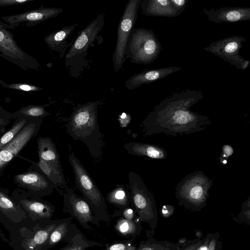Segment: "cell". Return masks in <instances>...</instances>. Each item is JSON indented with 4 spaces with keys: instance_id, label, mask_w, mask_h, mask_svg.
Returning <instances> with one entry per match:
<instances>
[{
    "instance_id": "d590c367",
    "label": "cell",
    "mask_w": 250,
    "mask_h": 250,
    "mask_svg": "<svg viewBox=\"0 0 250 250\" xmlns=\"http://www.w3.org/2000/svg\"><path fill=\"white\" fill-rule=\"evenodd\" d=\"M175 9L181 14L185 10L188 1L187 0H170Z\"/></svg>"
},
{
    "instance_id": "8fae6325",
    "label": "cell",
    "mask_w": 250,
    "mask_h": 250,
    "mask_svg": "<svg viewBox=\"0 0 250 250\" xmlns=\"http://www.w3.org/2000/svg\"><path fill=\"white\" fill-rule=\"evenodd\" d=\"M0 57L26 71L36 70L40 67L37 60L18 45L14 39V35L0 25Z\"/></svg>"
},
{
    "instance_id": "277c9868",
    "label": "cell",
    "mask_w": 250,
    "mask_h": 250,
    "mask_svg": "<svg viewBox=\"0 0 250 250\" xmlns=\"http://www.w3.org/2000/svg\"><path fill=\"white\" fill-rule=\"evenodd\" d=\"M74 173L76 187L99 221L109 220L105 199L89 174L73 152L68 156Z\"/></svg>"
},
{
    "instance_id": "30bf717a",
    "label": "cell",
    "mask_w": 250,
    "mask_h": 250,
    "mask_svg": "<svg viewBox=\"0 0 250 250\" xmlns=\"http://www.w3.org/2000/svg\"><path fill=\"white\" fill-rule=\"evenodd\" d=\"M42 120L31 118L14 138L0 149V176L15 157L36 136Z\"/></svg>"
},
{
    "instance_id": "9a60e30c",
    "label": "cell",
    "mask_w": 250,
    "mask_h": 250,
    "mask_svg": "<svg viewBox=\"0 0 250 250\" xmlns=\"http://www.w3.org/2000/svg\"><path fill=\"white\" fill-rule=\"evenodd\" d=\"M203 12L209 22L215 23L235 22L250 20V7H222L210 10L205 7Z\"/></svg>"
},
{
    "instance_id": "484cf974",
    "label": "cell",
    "mask_w": 250,
    "mask_h": 250,
    "mask_svg": "<svg viewBox=\"0 0 250 250\" xmlns=\"http://www.w3.org/2000/svg\"><path fill=\"white\" fill-rule=\"evenodd\" d=\"M67 243V245L59 250H85L94 246H103L100 243L87 240L79 230Z\"/></svg>"
},
{
    "instance_id": "ac0fdd59",
    "label": "cell",
    "mask_w": 250,
    "mask_h": 250,
    "mask_svg": "<svg viewBox=\"0 0 250 250\" xmlns=\"http://www.w3.org/2000/svg\"><path fill=\"white\" fill-rule=\"evenodd\" d=\"M123 146L128 153L134 156L162 160L166 159L167 155L165 148L153 144L130 142L125 144Z\"/></svg>"
},
{
    "instance_id": "52a82bcc",
    "label": "cell",
    "mask_w": 250,
    "mask_h": 250,
    "mask_svg": "<svg viewBox=\"0 0 250 250\" xmlns=\"http://www.w3.org/2000/svg\"><path fill=\"white\" fill-rule=\"evenodd\" d=\"M130 200L137 212L139 222L148 224L153 231L158 224V213L153 194L139 175L130 171L128 175Z\"/></svg>"
},
{
    "instance_id": "83f0119b",
    "label": "cell",
    "mask_w": 250,
    "mask_h": 250,
    "mask_svg": "<svg viewBox=\"0 0 250 250\" xmlns=\"http://www.w3.org/2000/svg\"><path fill=\"white\" fill-rule=\"evenodd\" d=\"M21 203L30 210L45 217H50L52 212V208L49 205L39 201L23 199Z\"/></svg>"
},
{
    "instance_id": "f546056e",
    "label": "cell",
    "mask_w": 250,
    "mask_h": 250,
    "mask_svg": "<svg viewBox=\"0 0 250 250\" xmlns=\"http://www.w3.org/2000/svg\"><path fill=\"white\" fill-rule=\"evenodd\" d=\"M133 239L113 243L102 250H135L137 247L132 242Z\"/></svg>"
},
{
    "instance_id": "ffe728a7",
    "label": "cell",
    "mask_w": 250,
    "mask_h": 250,
    "mask_svg": "<svg viewBox=\"0 0 250 250\" xmlns=\"http://www.w3.org/2000/svg\"><path fill=\"white\" fill-rule=\"evenodd\" d=\"M53 184L55 188L65 189L67 187L62 167L39 159L34 163Z\"/></svg>"
},
{
    "instance_id": "2e32d148",
    "label": "cell",
    "mask_w": 250,
    "mask_h": 250,
    "mask_svg": "<svg viewBox=\"0 0 250 250\" xmlns=\"http://www.w3.org/2000/svg\"><path fill=\"white\" fill-rule=\"evenodd\" d=\"M182 67L167 66L153 69H146L134 74L125 82V87L133 90L143 84L152 83L180 71Z\"/></svg>"
},
{
    "instance_id": "d6986e66",
    "label": "cell",
    "mask_w": 250,
    "mask_h": 250,
    "mask_svg": "<svg viewBox=\"0 0 250 250\" xmlns=\"http://www.w3.org/2000/svg\"><path fill=\"white\" fill-rule=\"evenodd\" d=\"M78 26L79 23H76L53 31L45 37L44 41L50 49L57 52L62 58L69 46L67 37Z\"/></svg>"
},
{
    "instance_id": "4fadbf2b",
    "label": "cell",
    "mask_w": 250,
    "mask_h": 250,
    "mask_svg": "<svg viewBox=\"0 0 250 250\" xmlns=\"http://www.w3.org/2000/svg\"><path fill=\"white\" fill-rule=\"evenodd\" d=\"M62 8L43 6L18 14L0 17V25L6 29H14L21 24L30 27L56 17L62 12Z\"/></svg>"
},
{
    "instance_id": "3957f363",
    "label": "cell",
    "mask_w": 250,
    "mask_h": 250,
    "mask_svg": "<svg viewBox=\"0 0 250 250\" xmlns=\"http://www.w3.org/2000/svg\"><path fill=\"white\" fill-rule=\"evenodd\" d=\"M213 180L202 170L187 175L178 183L175 195L179 205L192 211L201 210L207 205Z\"/></svg>"
},
{
    "instance_id": "44dd1931",
    "label": "cell",
    "mask_w": 250,
    "mask_h": 250,
    "mask_svg": "<svg viewBox=\"0 0 250 250\" xmlns=\"http://www.w3.org/2000/svg\"><path fill=\"white\" fill-rule=\"evenodd\" d=\"M39 159L62 167L55 144L48 137H39L37 140Z\"/></svg>"
},
{
    "instance_id": "5b68a950",
    "label": "cell",
    "mask_w": 250,
    "mask_h": 250,
    "mask_svg": "<svg viewBox=\"0 0 250 250\" xmlns=\"http://www.w3.org/2000/svg\"><path fill=\"white\" fill-rule=\"evenodd\" d=\"M104 16L98 15L78 35L75 42L65 56V65L72 76L78 77L83 68L86 67L85 62L88 49L104 26Z\"/></svg>"
},
{
    "instance_id": "6da1fadb",
    "label": "cell",
    "mask_w": 250,
    "mask_h": 250,
    "mask_svg": "<svg viewBox=\"0 0 250 250\" xmlns=\"http://www.w3.org/2000/svg\"><path fill=\"white\" fill-rule=\"evenodd\" d=\"M203 97L200 91L187 89L165 98L143 121V136L164 133L176 136L204 130L211 124L210 119L190 109Z\"/></svg>"
},
{
    "instance_id": "9c48e42d",
    "label": "cell",
    "mask_w": 250,
    "mask_h": 250,
    "mask_svg": "<svg viewBox=\"0 0 250 250\" xmlns=\"http://www.w3.org/2000/svg\"><path fill=\"white\" fill-rule=\"evenodd\" d=\"M246 39L240 36H232L210 43L203 49L221 58L238 69L245 70L250 62L239 54Z\"/></svg>"
},
{
    "instance_id": "603a6c76",
    "label": "cell",
    "mask_w": 250,
    "mask_h": 250,
    "mask_svg": "<svg viewBox=\"0 0 250 250\" xmlns=\"http://www.w3.org/2000/svg\"><path fill=\"white\" fill-rule=\"evenodd\" d=\"M115 229L119 234L124 236L135 238L141 231L140 222L135 220H128L120 217L116 221Z\"/></svg>"
},
{
    "instance_id": "836d02e7",
    "label": "cell",
    "mask_w": 250,
    "mask_h": 250,
    "mask_svg": "<svg viewBox=\"0 0 250 250\" xmlns=\"http://www.w3.org/2000/svg\"><path fill=\"white\" fill-rule=\"evenodd\" d=\"M218 233L210 234L208 250H219L220 247Z\"/></svg>"
},
{
    "instance_id": "1f68e13d",
    "label": "cell",
    "mask_w": 250,
    "mask_h": 250,
    "mask_svg": "<svg viewBox=\"0 0 250 250\" xmlns=\"http://www.w3.org/2000/svg\"><path fill=\"white\" fill-rule=\"evenodd\" d=\"M113 216L114 217L120 216L126 220H134L135 213L133 209L128 207L123 210H116Z\"/></svg>"
},
{
    "instance_id": "5bb4252c",
    "label": "cell",
    "mask_w": 250,
    "mask_h": 250,
    "mask_svg": "<svg viewBox=\"0 0 250 250\" xmlns=\"http://www.w3.org/2000/svg\"><path fill=\"white\" fill-rule=\"evenodd\" d=\"M30 168L31 170L14 176V181L18 187L35 195L51 194L55 188L52 182L34 163Z\"/></svg>"
},
{
    "instance_id": "d4e9b609",
    "label": "cell",
    "mask_w": 250,
    "mask_h": 250,
    "mask_svg": "<svg viewBox=\"0 0 250 250\" xmlns=\"http://www.w3.org/2000/svg\"><path fill=\"white\" fill-rule=\"evenodd\" d=\"M45 105H28L12 114L14 118L27 117L31 118H41L49 116L50 113L45 110Z\"/></svg>"
},
{
    "instance_id": "ba28073f",
    "label": "cell",
    "mask_w": 250,
    "mask_h": 250,
    "mask_svg": "<svg viewBox=\"0 0 250 250\" xmlns=\"http://www.w3.org/2000/svg\"><path fill=\"white\" fill-rule=\"evenodd\" d=\"M142 0H129L119 22L116 44L112 56L116 72L120 71L125 61V51L128 37L134 28Z\"/></svg>"
},
{
    "instance_id": "8d00e7d4",
    "label": "cell",
    "mask_w": 250,
    "mask_h": 250,
    "mask_svg": "<svg viewBox=\"0 0 250 250\" xmlns=\"http://www.w3.org/2000/svg\"><path fill=\"white\" fill-rule=\"evenodd\" d=\"M210 234H208L203 239L202 244L197 250H208V247Z\"/></svg>"
},
{
    "instance_id": "4316f807",
    "label": "cell",
    "mask_w": 250,
    "mask_h": 250,
    "mask_svg": "<svg viewBox=\"0 0 250 250\" xmlns=\"http://www.w3.org/2000/svg\"><path fill=\"white\" fill-rule=\"evenodd\" d=\"M30 119L31 118L23 117L16 119V121L12 127L0 137V149L14 138Z\"/></svg>"
},
{
    "instance_id": "7c38bea8",
    "label": "cell",
    "mask_w": 250,
    "mask_h": 250,
    "mask_svg": "<svg viewBox=\"0 0 250 250\" xmlns=\"http://www.w3.org/2000/svg\"><path fill=\"white\" fill-rule=\"evenodd\" d=\"M63 211L77 219L83 227L90 228L89 223L99 226V220L92 209L83 198L77 194L73 189L67 187L63 193Z\"/></svg>"
},
{
    "instance_id": "e0dca14e",
    "label": "cell",
    "mask_w": 250,
    "mask_h": 250,
    "mask_svg": "<svg viewBox=\"0 0 250 250\" xmlns=\"http://www.w3.org/2000/svg\"><path fill=\"white\" fill-rule=\"evenodd\" d=\"M141 13L147 16L174 17L181 15L170 0H142Z\"/></svg>"
},
{
    "instance_id": "cb8c5ba5",
    "label": "cell",
    "mask_w": 250,
    "mask_h": 250,
    "mask_svg": "<svg viewBox=\"0 0 250 250\" xmlns=\"http://www.w3.org/2000/svg\"><path fill=\"white\" fill-rule=\"evenodd\" d=\"M182 242L176 243L167 241H157L150 238L140 242L135 250H179Z\"/></svg>"
},
{
    "instance_id": "7a4b0ae2",
    "label": "cell",
    "mask_w": 250,
    "mask_h": 250,
    "mask_svg": "<svg viewBox=\"0 0 250 250\" xmlns=\"http://www.w3.org/2000/svg\"><path fill=\"white\" fill-rule=\"evenodd\" d=\"M101 100L78 104L65 125L69 135L85 145L90 155L99 158L103 145V136L98 123V106Z\"/></svg>"
},
{
    "instance_id": "7402d4cb",
    "label": "cell",
    "mask_w": 250,
    "mask_h": 250,
    "mask_svg": "<svg viewBox=\"0 0 250 250\" xmlns=\"http://www.w3.org/2000/svg\"><path fill=\"white\" fill-rule=\"evenodd\" d=\"M108 203L123 210L129 207L130 200L129 192L122 185H118L106 195Z\"/></svg>"
},
{
    "instance_id": "d6a6232c",
    "label": "cell",
    "mask_w": 250,
    "mask_h": 250,
    "mask_svg": "<svg viewBox=\"0 0 250 250\" xmlns=\"http://www.w3.org/2000/svg\"><path fill=\"white\" fill-rule=\"evenodd\" d=\"M234 150L233 148L229 145H225L222 147V153L220 158V162L223 165L227 163V159L229 157L232 155Z\"/></svg>"
},
{
    "instance_id": "f1b7e54d",
    "label": "cell",
    "mask_w": 250,
    "mask_h": 250,
    "mask_svg": "<svg viewBox=\"0 0 250 250\" xmlns=\"http://www.w3.org/2000/svg\"><path fill=\"white\" fill-rule=\"evenodd\" d=\"M0 84L6 88L23 91H37L42 90V88L28 84L20 83L7 84L0 79Z\"/></svg>"
},
{
    "instance_id": "4dcf8cb0",
    "label": "cell",
    "mask_w": 250,
    "mask_h": 250,
    "mask_svg": "<svg viewBox=\"0 0 250 250\" xmlns=\"http://www.w3.org/2000/svg\"><path fill=\"white\" fill-rule=\"evenodd\" d=\"M203 239L196 238L183 242L179 250H197L203 242Z\"/></svg>"
},
{
    "instance_id": "e575fe53",
    "label": "cell",
    "mask_w": 250,
    "mask_h": 250,
    "mask_svg": "<svg viewBox=\"0 0 250 250\" xmlns=\"http://www.w3.org/2000/svg\"><path fill=\"white\" fill-rule=\"evenodd\" d=\"M34 0H0V6H7L26 4Z\"/></svg>"
},
{
    "instance_id": "8992f818",
    "label": "cell",
    "mask_w": 250,
    "mask_h": 250,
    "mask_svg": "<svg viewBox=\"0 0 250 250\" xmlns=\"http://www.w3.org/2000/svg\"><path fill=\"white\" fill-rule=\"evenodd\" d=\"M162 45L153 31L133 28L129 35L125 57L135 64H149L159 56Z\"/></svg>"
}]
</instances>
